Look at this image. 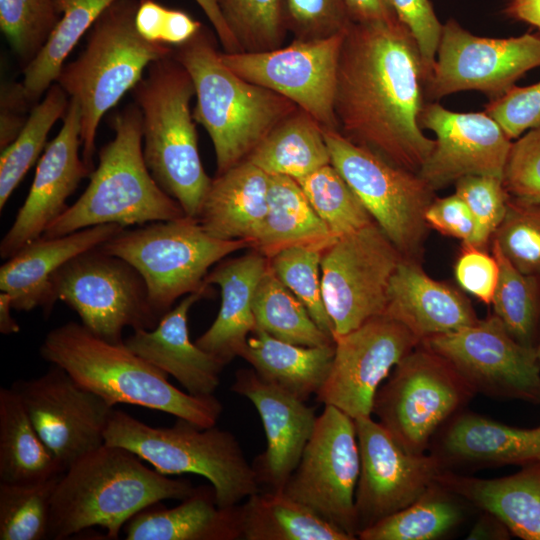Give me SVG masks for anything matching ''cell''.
I'll return each instance as SVG.
<instances>
[{
    "instance_id": "1",
    "label": "cell",
    "mask_w": 540,
    "mask_h": 540,
    "mask_svg": "<svg viewBox=\"0 0 540 540\" xmlns=\"http://www.w3.org/2000/svg\"><path fill=\"white\" fill-rule=\"evenodd\" d=\"M425 81L418 45L399 20L351 22L337 73L339 132L418 173L435 146L419 124Z\"/></svg>"
},
{
    "instance_id": "2",
    "label": "cell",
    "mask_w": 540,
    "mask_h": 540,
    "mask_svg": "<svg viewBox=\"0 0 540 540\" xmlns=\"http://www.w3.org/2000/svg\"><path fill=\"white\" fill-rule=\"evenodd\" d=\"M135 453L103 444L60 476L51 503L48 539L62 540L94 526L117 539L124 525L144 508L184 499L195 489L144 465Z\"/></svg>"
},
{
    "instance_id": "3",
    "label": "cell",
    "mask_w": 540,
    "mask_h": 540,
    "mask_svg": "<svg viewBox=\"0 0 540 540\" xmlns=\"http://www.w3.org/2000/svg\"><path fill=\"white\" fill-rule=\"evenodd\" d=\"M40 355L64 369L79 385L110 404H132L171 414L199 427L215 426L223 411L214 396L183 392L168 375L130 350L84 325L67 322L47 333Z\"/></svg>"
},
{
    "instance_id": "4",
    "label": "cell",
    "mask_w": 540,
    "mask_h": 540,
    "mask_svg": "<svg viewBox=\"0 0 540 540\" xmlns=\"http://www.w3.org/2000/svg\"><path fill=\"white\" fill-rule=\"evenodd\" d=\"M172 55L193 81L196 106L192 114L212 141L216 175L245 160L273 128L298 109L284 96L231 71L203 27Z\"/></svg>"
},
{
    "instance_id": "5",
    "label": "cell",
    "mask_w": 540,
    "mask_h": 540,
    "mask_svg": "<svg viewBox=\"0 0 540 540\" xmlns=\"http://www.w3.org/2000/svg\"><path fill=\"white\" fill-rule=\"evenodd\" d=\"M111 127L114 138L99 151L98 165L90 173L85 191L42 236H62L102 224L127 228L186 215L146 166L138 106L129 105L118 112Z\"/></svg>"
},
{
    "instance_id": "6",
    "label": "cell",
    "mask_w": 540,
    "mask_h": 540,
    "mask_svg": "<svg viewBox=\"0 0 540 540\" xmlns=\"http://www.w3.org/2000/svg\"><path fill=\"white\" fill-rule=\"evenodd\" d=\"M133 88L142 115L143 156L156 183L196 218L212 179L199 155L190 102L195 95L186 69L170 55L152 62Z\"/></svg>"
},
{
    "instance_id": "7",
    "label": "cell",
    "mask_w": 540,
    "mask_h": 540,
    "mask_svg": "<svg viewBox=\"0 0 540 540\" xmlns=\"http://www.w3.org/2000/svg\"><path fill=\"white\" fill-rule=\"evenodd\" d=\"M139 0H116L88 31L84 50L64 64L55 83L81 108L82 158L93 171L95 138L104 114L143 78L148 66L172 55L143 38L135 25Z\"/></svg>"
},
{
    "instance_id": "8",
    "label": "cell",
    "mask_w": 540,
    "mask_h": 540,
    "mask_svg": "<svg viewBox=\"0 0 540 540\" xmlns=\"http://www.w3.org/2000/svg\"><path fill=\"white\" fill-rule=\"evenodd\" d=\"M105 443L121 446L164 475L206 478L220 507H232L260 490L252 464L235 436L216 426L202 428L183 419L172 427H153L114 409Z\"/></svg>"
},
{
    "instance_id": "9",
    "label": "cell",
    "mask_w": 540,
    "mask_h": 540,
    "mask_svg": "<svg viewBox=\"0 0 540 540\" xmlns=\"http://www.w3.org/2000/svg\"><path fill=\"white\" fill-rule=\"evenodd\" d=\"M131 264L145 281L158 320L183 295L207 286L209 269L229 254L253 248L249 240L211 236L196 218L183 216L122 229L99 246Z\"/></svg>"
},
{
    "instance_id": "10",
    "label": "cell",
    "mask_w": 540,
    "mask_h": 540,
    "mask_svg": "<svg viewBox=\"0 0 540 540\" xmlns=\"http://www.w3.org/2000/svg\"><path fill=\"white\" fill-rule=\"evenodd\" d=\"M475 394L445 358L420 343L378 388L372 414L405 450L423 454Z\"/></svg>"
},
{
    "instance_id": "11",
    "label": "cell",
    "mask_w": 540,
    "mask_h": 540,
    "mask_svg": "<svg viewBox=\"0 0 540 540\" xmlns=\"http://www.w3.org/2000/svg\"><path fill=\"white\" fill-rule=\"evenodd\" d=\"M331 164L374 222L407 259H415L429 227L425 214L434 189L418 173L397 166L337 130H324Z\"/></svg>"
},
{
    "instance_id": "12",
    "label": "cell",
    "mask_w": 540,
    "mask_h": 540,
    "mask_svg": "<svg viewBox=\"0 0 540 540\" xmlns=\"http://www.w3.org/2000/svg\"><path fill=\"white\" fill-rule=\"evenodd\" d=\"M52 298L64 302L81 324L107 341L121 343L123 330L152 329L158 319L139 272L98 247L64 264L52 279Z\"/></svg>"
},
{
    "instance_id": "13",
    "label": "cell",
    "mask_w": 540,
    "mask_h": 540,
    "mask_svg": "<svg viewBox=\"0 0 540 540\" xmlns=\"http://www.w3.org/2000/svg\"><path fill=\"white\" fill-rule=\"evenodd\" d=\"M402 258L375 222L324 249L321 285L334 338L384 315L389 284Z\"/></svg>"
},
{
    "instance_id": "14",
    "label": "cell",
    "mask_w": 540,
    "mask_h": 540,
    "mask_svg": "<svg viewBox=\"0 0 540 540\" xmlns=\"http://www.w3.org/2000/svg\"><path fill=\"white\" fill-rule=\"evenodd\" d=\"M359 474L355 420L325 405L283 492L356 539Z\"/></svg>"
},
{
    "instance_id": "15",
    "label": "cell",
    "mask_w": 540,
    "mask_h": 540,
    "mask_svg": "<svg viewBox=\"0 0 540 540\" xmlns=\"http://www.w3.org/2000/svg\"><path fill=\"white\" fill-rule=\"evenodd\" d=\"M345 31L323 39H294L270 51L220 52V58L244 80L292 101L324 130L339 131L334 104Z\"/></svg>"
},
{
    "instance_id": "16",
    "label": "cell",
    "mask_w": 540,
    "mask_h": 540,
    "mask_svg": "<svg viewBox=\"0 0 540 540\" xmlns=\"http://www.w3.org/2000/svg\"><path fill=\"white\" fill-rule=\"evenodd\" d=\"M420 343L445 358L475 393L540 403L536 347L518 342L495 314Z\"/></svg>"
},
{
    "instance_id": "17",
    "label": "cell",
    "mask_w": 540,
    "mask_h": 540,
    "mask_svg": "<svg viewBox=\"0 0 540 540\" xmlns=\"http://www.w3.org/2000/svg\"><path fill=\"white\" fill-rule=\"evenodd\" d=\"M537 67H540L539 35L482 37L449 19L443 24L424 94L428 99L437 100L460 91L476 90L492 100L505 94L526 72Z\"/></svg>"
},
{
    "instance_id": "18",
    "label": "cell",
    "mask_w": 540,
    "mask_h": 540,
    "mask_svg": "<svg viewBox=\"0 0 540 540\" xmlns=\"http://www.w3.org/2000/svg\"><path fill=\"white\" fill-rule=\"evenodd\" d=\"M334 342L331 369L316 399L356 419L372 415L378 388L421 341L402 323L380 315Z\"/></svg>"
},
{
    "instance_id": "19",
    "label": "cell",
    "mask_w": 540,
    "mask_h": 540,
    "mask_svg": "<svg viewBox=\"0 0 540 540\" xmlns=\"http://www.w3.org/2000/svg\"><path fill=\"white\" fill-rule=\"evenodd\" d=\"M35 429L65 471L105 444L114 406L52 365L39 377L12 385Z\"/></svg>"
},
{
    "instance_id": "20",
    "label": "cell",
    "mask_w": 540,
    "mask_h": 540,
    "mask_svg": "<svg viewBox=\"0 0 540 540\" xmlns=\"http://www.w3.org/2000/svg\"><path fill=\"white\" fill-rule=\"evenodd\" d=\"M360 452L358 533L417 500L445 470L435 454H413L371 416L354 419ZM357 533V535H358Z\"/></svg>"
},
{
    "instance_id": "21",
    "label": "cell",
    "mask_w": 540,
    "mask_h": 540,
    "mask_svg": "<svg viewBox=\"0 0 540 540\" xmlns=\"http://www.w3.org/2000/svg\"><path fill=\"white\" fill-rule=\"evenodd\" d=\"M422 129L431 130L435 146L418 174L434 190L471 175L502 178L512 140L485 111L454 112L425 103Z\"/></svg>"
},
{
    "instance_id": "22",
    "label": "cell",
    "mask_w": 540,
    "mask_h": 540,
    "mask_svg": "<svg viewBox=\"0 0 540 540\" xmlns=\"http://www.w3.org/2000/svg\"><path fill=\"white\" fill-rule=\"evenodd\" d=\"M81 108L70 98L63 124L40 157L29 193L0 242V256L8 259L46 228L67 208L66 200L92 170L79 155Z\"/></svg>"
},
{
    "instance_id": "23",
    "label": "cell",
    "mask_w": 540,
    "mask_h": 540,
    "mask_svg": "<svg viewBox=\"0 0 540 540\" xmlns=\"http://www.w3.org/2000/svg\"><path fill=\"white\" fill-rule=\"evenodd\" d=\"M231 390L250 400L264 427L266 449L252 463L260 489L283 491L313 433L315 409L253 369L238 370Z\"/></svg>"
},
{
    "instance_id": "24",
    "label": "cell",
    "mask_w": 540,
    "mask_h": 540,
    "mask_svg": "<svg viewBox=\"0 0 540 540\" xmlns=\"http://www.w3.org/2000/svg\"><path fill=\"white\" fill-rule=\"evenodd\" d=\"M209 286L186 295L154 328L135 329L123 341L130 350L196 396L214 395L226 365L190 339L189 311L195 302L211 293Z\"/></svg>"
},
{
    "instance_id": "25",
    "label": "cell",
    "mask_w": 540,
    "mask_h": 540,
    "mask_svg": "<svg viewBox=\"0 0 540 540\" xmlns=\"http://www.w3.org/2000/svg\"><path fill=\"white\" fill-rule=\"evenodd\" d=\"M122 229L118 224H102L62 236H41L6 259L0 267V290L11 296L14 310L28 312L40 307L47 317L55 305L51 283L57 271Z\"/></svg>"
},
{
    "instance_id": "26",
    "label": "cell",
    "mask_w": 540,
    "mask_h": 540,
    "mask_svg": "<svg viewBox=\"0 0 540 540\" xmlns=\"http://www.w3.org/2000/svg\"><path fill=\"white\" fill-rule=\"evenodd\" d=\"M384 315L402 323L420 341L479 320L465 296L432 279L415 260L404 257L392 275Z\"/></svg>"
},
{
    "instance_id": "27",
    "label": "cell",
    "mask_w": 540,
    "mask_h": 540,
    "mask_svg": "<svg viewBox=\"0 0 540 540\" xmlns=\"http://www.w3.org/2000/svg\"><path fill=\"white\" fill-rule=\"evenodd\" d=\"M268 267L269 259L252 249L237 258L221 260L205 278L207 285L220 287L221 306L214 322L195 343L224 364L240 357L256 330L253 300Z\"/></svg>"
},
{
    "instance_id": "28",
    "label": "cell",
    "mask_w": 540,
    "mask_h": 540,
    "mask_svg": "<svg viewBox=\"0 0 540 540\" xmlns=\"http://www.w3.org/2000/svg\"><path fill=\"white\" fill-rule=\"evenodd\" d=\"M443 427L435 454L448 465H526L540 461V425L517 428L472 412H459Z\"/></svg>"
},
{
    "instance_id": "29",
    "label": "cell",
    "mask_w": 540,
    "mask_h": 540,
    "mask_svg": "<svg viewBox=\"0 0 540 540\" xmlns=\"http://www.w3.org/2000/svg\"><path fill=\"white\" fill-rule=\"evenodd\" d=\"M436 482L461 500L491 513L515 536L540 540V461L512 475L483 479L443 470Z\"/></svg>"
},
{
    "instance_id": "30",
    "label": "cell",
    "mask_w": 540,
    "mask_h": 540,
    "mask_svg": "<svg viewBox=\"0 0 540 540\" xmlns=\"http://www.w3.org/2000/svg\"><path fill=\"white\" fill-rule=\"evenodd\" d=\"M268 190L269 175L245 159L212 179L197 220L213 237L253 244L268 211Z\"/></svg>"
},
{
    "instance_id": "31",
    "label": "cell",
    "mask_w": 540,
    "mask_h": 540,
    "mask_svg": "<svg viewBox=\"0 0 540 540\" xmlns=\"http://www.w3.org/2000/svg\"><path fill=\"white\" fill-rule=\"evenodd\" d=\"M127 540H238V505L220 507L212 485L200 486L181 503L157 502L135 514L123 527Z\"/></svg>"
},
{
    "instance_id": "32",
    "label": "cell",
    "mask_w": 540,
    "mask_h": 540,
    "mask_svg": "<svg viewBox=\"0 0 540 540\" xmlns=\"http://www.w3.org/2000/svg\"><path fill=\"white\" fill-rule=\"evenodd\" d=\"M334 353L335 342L326 346H301L255 330L240 357L261 379L306 402L325 383Z\"/></svg>"
},
{
    "instance_id": "33",
    "label": "cell",
    "mask_w": 540,
    "mask_h": 540,
    "mask_svg": "<svg viewBox=\"0 0 540 540\" xmlns=\"http://www.w3.org/2000/svg\"><path fill=\"white\" fill-rule=\"evenodd\" d=\"M336 239L295 179L269 175L268 211L252 249L270 259L294 246L325 249Z\"/></svg>"
},
{
    "instance_id": "34",
    "label": "cell",
    "mask_w": 540,
    "mask_h": 540,
    "mask_svg": "<svg viewBox=\"0 0 540 540\" xmlns=\"http://www.w3.org/2000/svg\"><path fill=\"white\" fill-rule=\"evenodd\" d=\"M63 472L35 429L19 395L12 387H1L0 482L39 483Z\"/></svg>"
},
{
    "instance_id": "35",
    "label": "cell",
    "mask_w": 540,
    "mask_h": 540,
    "mask_svg": "<svg viewBox=\"0 0 540 540\" xmlns=\"http://www.w3.org/2000/svg\"><path fill=\"white\" fill-rule=\"evenodd\" d=\"M241 539L354 540L283 491L260 489L238 504Z\"/></svg>"
},
{
    "instance_id": "36",
    "label": "cell",
    "mask_w": 540,
    "mask_h": 540,
    "mask_svg": "<svg viewBox=\"0 0 540 540\" xmlns=\"http://www.w3.org/2000/svg\"><path fill=\"white\" fill-rule=\"evenodd\" d=\"M246 159L268 175L296 181L331 164L324 129L300 108L273 128Z\"/></svg>"
},
{
    "instance_id": "37",
    "label": "cell",
    "mask_w": 540,
    "mask_h": 540,
    "mask_svg": "<svg viewBox=\"0 0 540 540\" xmlns=\"http://www.w3.org/2000/svg\"><path fill=\"white\" fill-rule=\"evenodd\" d=\"M116 0H57L60 20L21 82L33 104L56 82L66 58L100 15Z\"/></svg>"
},
{
    "instance_id": "38",
    "label": "cell",
    "mask_w": 540,
    "mask_h": 540,
    "mask_svg": "<svg viewBox=\"0 0 540 540\" xmlns=\"http://www.w3.org/2000/svg\"><path fill=\"white\" fill-rule=\"evenodd\" d=\"M460 498L436 481L412 504L360 531L361 540H433L463 517Z\"/></svg>"
},
{
    "instance_id": "39",
    "label": "cell",
    "mask_w": 540,
    "mask_h": 540,
    "mask_svg": "<svg viewBox=\"0 0 540 540\" xmlns=\"http://www.w3.org/2000/svg\"><path fill=\"white\" fill-rule=\"evenodd\" d=\"M256 330L288 343L316 347L334 343L321 330L305 305L279 280L270 265L253 300Z\"/></svg>"
},
{
    "instance_id": "40",
    "label": "cell",
    "mask_w": 540,
    "mask_h": 540,
    "mask_svg": "<svg viewBox=\"0 0 540 540\" xmlns=\"http://www.w3.org/2000/svg\"><path fill=\"white\" fill-rule=\"evenodd\" d=\"M69 100L66 92L53 83L43 100L30 111L29 117L17 137L0 156V210L38 159L47 136L56 121L65 115Z\"/></svg>"
},
{
    "instance_id": "41",
    "label": "cell",
    "mask_w": 540,
    "mask_h": 540,
    "mask_svg": "<svg viewBox=\"0 0 540 540\" xmlns=\"http://www.w3.org/2000/svg\"><path fill=\"white\" fill-rule=\"evenodd\" d=\"M499 277L492 304L495 315L520 343L535 347L533 340L540 319V280L517 270L492 242Z\"/></svg>"
},
{
    "instance_id": "42",
    "label": "cell",
    "mask_w": 540,
    "mask_h": 540,
    "mask_svg": "<svg viewBox=\"0 0 540 540\" xmlns=\"http://www.w3.org/2000/svg\"><path fill=\"white\" fill-rule=\"evenodd\" d=\"M297 182L335 238L374 222L359 197L332 164Z\"/></svg>"
},
{
    "instance_id": "43",
    "label": "cell",
    "mask_w": 540,
    "mask_h": 540,
    "mask_svg": "<svg viewBox=\"0 0 540 540\" xmlns=\"http://www.w3.org/2000/svg\"><path fill=\"white\" fill-rule=\"evenodd\" d=\"M60 476L30 484L0 482V540L48 539L52 497Z\"/></svg>"
},
{
    "instance_id": "44",
    "label": "cell",
    "mask_w": 540,
    "mask_h": 540,
    "mask_svg": "<svg viewBox=\"0 0 540 540\" xmlns=\"http://www.w3.org/2000/svg\"><path fill=\"white\" fill-rule=\"evenodd\" d=\"M241 52H264L282 46L287 28L282 0H216Z\"/></svg>"
},
{
    "instance_id": "45",
    "label": "cell",
    "mask_w": 540,
    "mask_h": 540,
    "mask_svg": "<svg viewBox=\"0 0 540 540\" xmlns=\"http://www.w3.org/2000/svg\"><path fill=\"white\" fill-rule=\"evenodd\" d=\"M61 17L57 0H0V28L25 67L47 43Z\"/></svg>"
},
{
    "instance_id": "46",
    "label": "cell",
    "mask_w": 540,
    "mask_h": 540,
    "mask_svg": "<svg viewBox=\"0 0 540 540\" xmlns=\"http://www.w3.org/2000/svg\"><path fill=\"white\" fill-rule=\"evenodd\" d=\"M324 248L294 246L269 259L279 280L305 305L317 326L334 338L321 285V258Z\"/></svg>"
},
{
    "instance_id": "47",
    "label": "cell",
    "mask_w": 540,
    "mask_h": 540,
    "mask_svg": "<svg viewBox=\"0 0 540 540\" xmlns=\"http://www.w3.org/2000/svg\"><path fill=\"white\" fill-rule=\"evenodd\" d=\"M492 238L517 270L540 280V205L510 197Z\"/></svg>"
},
{
    "instance_id": "48",
    "label": "cell",
    "mask_w": 540,
    "mask_h": 540,
    "mask_svg": "<svg viewBox=\"0 0 540 540\" xmlns=\"http://www.w3.org/2000/svg\"><path fill=\"white\" fill-rule=\"evenodd\" d=\"M456 194L470 209L475 222L471 245L483 248L502 222L510 198L502 178L471 175L459 179Z\"/></svg>"
},
{
    "instance_id": "49",
    "label": "cell",
    "mask_w": 540,
    "mask_h": 540,
    "mask_svg": "<svg viewBox=\"0 0 540 540\" xmlns=\"http://www.w3.org/2000/svg\"><path fill=\"white\" fill-rule=\"evenodd\" d=\"M287 31L297 40H314L341 33L351 18L345 0H282Z\"/></svg>"
},
{
    "instance_id": "50",
    "label": "cell",
    "mask_w": 540,
    "mask_h": 540,
    "mask_svg": "<svg viewBox=\"0 0 540 540\" xmlns=\"http://www.w3.org/2000/svg\"><path fill=\"white\" fill-rule=\"evenodd\" d=\"M503 185L511 198L540 205V126L512 142Z\"/></svg>"
},
{
    "instance_id": "51",
    "label": "cell",
    "mask_w": 540,
    "mask_h": 540,
    "mask_svg": "<svg viewBox=\"0 0 540 540\" xmlns=\"http://www.w3.org/2000/svg\"><path fill=\"white\" fill-rule=\"evenodd\" d=\"M135 25L146 40L166 46H181L202 28L187 12L168 8L156 0H139Z\"/></svg>"
},
{
    "instance_id": "52",
    "label": "cell",
    "mask_w": 540,
    "mask_h": 540,
    "mask_svg": "<svg viewBox=\"0 0 540 540\" xmlns=\"http://www.w3.org/2000/svg\"><path fill=\"white\" fill-rule=\"evenodd\" d=\"M511 139H517L540 126V82L526 87L513 86L484 110Z\"/></svg>"
},
{
    "instance_id": "53",
    "label": "cell",
    "mask_w": 540,
    "mask_h": 540,
    "mask_svg": "<svg viewBox=\"0 0 540 540\" xmlns=\"http://www.w3.org/2000/svg\"><path fill=\"white\" fill-rule=\"evenodd\" d=\"M390 2L397 18L410 31L418 45L427 80L435 63L443 24L429 0Z\"/></svg>"
},
{
    "instance_id": "54",
    "label": "cell",
    "mask_w": 540,
    "mask_h": 540,
    "mask_svg": "<svg viewBox=\"0 0 540 540\" xmlns=\"http://www.w3.org/2000/svg\"><path fill=\"white\" fill-rule=\"evenodd\" d=\"M455 276L461 287L486 304L492 302L499 277V265L494 255L482 248L463 243L455 265Z\"/></svg>"
},
{
    "instance_id": "55",
    "label": "cell",
    "mask_w": 540,
    "mask_h": 540,
    "mask_svg": "<svg viewBox=\"0 0 540 540\" xmlns=\"http://www.w3.org/2000/svg\"><path fill=\"white\" fill-rule=\"evenodd\" d=\"M429 227L471 244L475 222L470 209L456 193L444 198L434 199L425 214Z\"/></svg>"
},
{
    "instance_id": "56",
    "label": "cell",
    "mask_w": 540,
    "mask_h": 540,
    "mask_svg": "<svg viewBox=\"0 0 540 540\" xmlns=\"http://www.w3.org/2000/svg\"><path fill=\"white\" fill-rule=\"evenodd\" d=\"M22 83H4L0 93V148L7 147L25 125L29 106Z\"/></svg>"
},
{
    "instance_id": "57",
    "label": "cell",
    "mask_w": 540,
    "mask_h": 540,
    "mask_svg": "<svg viewBox=\"0 0 540 540\" xmlns=\"http://www.w3.org/2000/svg\"><path fill=\"white\" fill-rule=\"evenodd\" d=\"M352 22H391L399 20L390 0H345Z\"/></svg>"
},
{
    "instance_id": "58",
    "label": "cell",
    "mask_w": 540,
    "mask_h": 540,
    "mask_svg": "<svg viewBox=\"0 0 540 540\" xmlns=\"http://www.w3.org/2000/svg\"><path fill=\"white\" fill-rule=\"evenodd\" d=\"M210 21L225 53L241 52L240 46L228 28L216 0H194Z\"/></svg>"
},
{
    "instance_id": "59",
    "label": "cell",
    "mask_w": 540,
    "mask_h": 540,
    "mask_svg": "<svg viewBox=\"0 0 540 540\" xmlns=\"http://www.w3.org/2000/svg\"><path fill=\"white\" fill-rule=\"evenodd\" d=\"M503 12L513 20L540 30V0H505Z\"/></svg>"
},
{
    "instance_id": "60",
    "label": "cell",
    "mask_w": 540,
    "mask_h": 540,
    "mask_svg": "<svg viewBox=\"0 0 540 540\" xmlns=\"http://www.w3.org/2000/svg\"><path fill=\"white\" fill-rule=\"evenodd\" d=\"M510 530L491 513L484 512L474 525L467 539H509Z\"/></svg>"
},
{
    "instance_id": "61",
    "label": "cell",
    "mask_w": 540,
    "mask_h": 540,
    "mask_svg": "<svg viewBox=\"0 0 540 540\" xmlns=\"http://www.w3.org/2000/svg\"><path fill=\"white\" fill-rule=\"evenodd\" d=\"M12 299L8 293H0V332L4 335L16 334L20 326L11 315Z\"/></svg>"
},
{
    "instance_id": "62",
    "label": "cell",
    "mask_w": 540,
    "mask_h": 540,
    "mask_svg": "<svg viewBox=\"0 0 540 540\" xmlns=\"http://www.w3.org/2000/svg\"><path fill=\"white\" fill-rule=\"evenodd\" d=\"M536 355H537V359H538V362H539V365H540V342L538 343V345L536 347Z\"/></svg>"
}]
</instances>
